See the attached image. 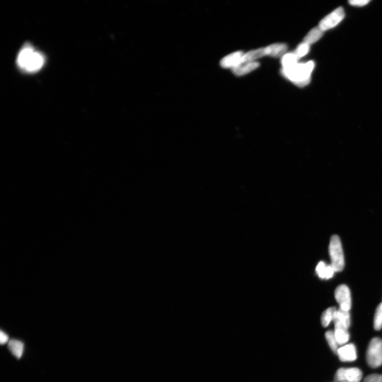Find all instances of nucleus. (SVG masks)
Wrapping results in <instances>:
<instances>
[{
	"instance_id": "1",
	"label": "nucleus",
	"mask_w": 382,
	"mask_h": 382,
	"mask_svg": "<svg viewBox=\"0 0 382 382\" xmlns=\"http://www.w3.org/2000/svg\"><path fill=\"white\" fill-rule=\"evenodd\" d=\"M44 62L43 56L29 45L24 47L17 57L19 66L29 73L38 71L42 68Z\"/></svg>"
},
{
	"instance_id": "2",
	"label": "nucleus",
	"mask_w": 382,
	"mask_h": 382,
	"mask_svg": "<svg viewBox=\"0 0 382 382\" xmlns=\"http://www.w3.org/2000/svg\"><path fill=\"white\" fill-rule=\"evenodd\" d=\"M314 68V63L309 61L306 63H297L289 69H283L282 74L298 86L303 87L308 84L310 75Z\"/></svg>"
},
{
	"instance_id": "3",
	"label": "nucleus",
	"mask_w": 382,
	"mask_h": 382,
	"mask_svg": "<svg viewBox=\"0 0 382 382\" xmlns=\"http://www.w3.org/2000/svg\"><path fill=\"white\" fill-rule=\"evenodd\" d=\"M329 252L331 266L335 272H341L344 267V259L341 241L337 235L331 238Z\"/></svg>"
},
{
	"instance_id": "4",
	"label": "nucleus",
	"mask_w": 382,
	"mask_h": 382,
	"mask_svg": "<svg viewBox=\"0 0 382 382\" xmlns=\"http://www.w3.org/2000/svg\"><path fill=\"white\" fill-rule=\"evenodd\" d=\"M366 359L369 366L378 368L382 365V340L373 338L370 342L366 353Z\"/></svg>"
},
{
	"instance_id": "5",
	"label": "nucleus",
	"mask_w": 382,
	"mask_h": 382,
	"mask_svg": "<svg viewBox=\"0 0 382 382\" xmlns=\"http://www.w3.org/2000/svg\"><path fill=\"white\" fill-rule=\"evenodd\" d=\"M362 377V372L359 368H341L337 371L334 380L337 382H360Z\"/></svg>"
},
{
	"instance_id": "6",
	"label": "nucleus",
	"mask_w": 382,
	"mask_h": 382,
	"mask_svg": "<svg viewBox=\"0 0 382 382\" xmlns=\"http://www.w3.org/2000/svg\"><path fill=\"white\" fill-rule=\"evenodd\" d=\"M344 18V12L343 8L339 7L334 10L329 15L322 19L319 24V28L324 32L336 27Z\"/></svg>"
},
{
	"instance_id": "7",
	"label": "nucleus",
	"mask_w": 382,
	"mask_h": 382,
	"mask_svg": "<svg viewBox=\"0 0 382 382\" xmlns=\"http://www.w3.org/2000/svg\"><path fill=\"white\" fill-rule=\"evenodd\" d=\"M334 295L340 308L349 311L351 307V298L348 286L345 285H339L334 292Z\"/></svg>"
},
{
	"instance_id": "8",
	"label": "nucleus",
	"mask_w": 382,
	"mask_h": 382,
	"mask_svg": "<svg viewBox=\"0 0 382 382\" xmlns=\"http://www.w3.org/2000/svg\"><path fill=\"white\" fill-rule=\"evenodd\" d=\"M337 354L342 362H354L357 359L356 349L353 344H346L339 348Z\"/></svg>"
},
{
	"instance_id": "9",
	"label": "nucleus",
	"mask_w": 382,
	"mask_h": 382,
	"mask_svg": "<svg viewBox=\"0 0 382 382\" xmlns=\"http://www.w3.org/2000/svg\"><path fill=\"white\" fill-rule=\"evenodd\" d=\"M243 54L236 52L226 56L220 62L221 66L224 68H234L243 63Z\"/></svg>"
},
{
	"instance_id": "10",
	"label": "nucleus",
	"mask_w": 382,
	"mask_h": 382,
	"mask_svg": "<svg viewBox=\"0 0 382 382\" xmlns=\"http://www.w3.org/2000/svg\"><path fill=\"white\" fill-rule=\"evenodd\" d=\"M334 324V334L339 345H344L347 344L349 340V333L348 331V329L339 322H335Z\"/></svg>"
},
{
	"instance_id": "11",
	"label": "nucleus",
	"mask_w": 382,
	"mask_h": 382,
	"mask_svg": "<svg viewBox=\"0 0 382 382\" xmlns=\"http://www.w3.org/2000/svg\"><path fill=\"white\" fill-rule=\"evenodd\" d=\"M332 321L334 323L339 322L349 329L350 325V316L349 311L339 308L334 313Z\"/></svg>"
},
{
	"instance_id": "12",
	"label": "nucleus",
	"mask_w": 382,
	"mask_h": 382,
	"mask_svg": "<svg viewBox=\"0 0 382 382\" xmlns=\"http://www.w3.org/2000/svg\"><path fill=\"white\" fill-rule=\"evenodd\" d=\"M260 64L257 62H249L242 63L238 66L232 68L233 73L238 76H243L250 73L259 67Z\"/></svg>"
},
{
	"instance_id": "13",
	"label": "nucleus",
	"mask_w": 382,
	"mask_h": 382,
	"mask_svg": "<svg viewBox=\"0 0 382 382\" xmlns=\"http://www.w3.org/2000/svg\"><path fill=\"white\" fill-rule=\"evenodd\" d=\"M316 272L320 278L329 279L333 277L335 271L331 265H326L324 262L322 261L316 267Z\"/></svg>"
},
{
	"instance_id": "14",
	"label": "nucleus",
	"mask_w": 382,
	"mask_h": 382,
	"mask_svg": "<svg viewBox=\"0 0 382 382\" xmlns=\"http://www.w3.org/2000/svg\"><path fill=\"white\" fill-rule=\"evenodd\" d=\"M287 50V46L285 44H275L265 48L267 55L279 57L283 55Z\"/></svg>"
},
{
	"instance_id": "15",
	"label": "nucleus",
	"mask_w": 382,
	"mask_h": 382,
	"mask_svg": "<svg viewBox=\"0 0 382 382\" xmlns=\"http://www.w3.org/2000/svg\"><path fill=\"white\" fill-rule=\"evenodd\" d=\"M8 347L11 353L16 358H20L23 353L24 344L18 340H11L8 343Z\"/></svg>"
},
{
	"instance_id": "16",
	"label": "nucleus",
	"mask_w": 382,
	"mask_h": 382,
	"mask_svg": "<svg viewBox=\"0 0 382 382\" xmlns=\"http://www.w3.org/2000/svg\"><path fill=\"white\" fill-rule=\"evenodd\" d=\"M324 32L319 27H316L310 31L304 38L303 43L309 45L319 40L323 36Z\"/></svg>"
},
{
	"instance_id": "17",
	"label": "nucleus",
	"mask_w": 382,
	"mask_h": 382,
	"mask_svg": "<svg viewBox=\"0 0 382 382\" xmlns=\"http://www.w3.org/2000/svg\"><path fill=\"white\" fill-rule=\"evenodd\" d=\"M267 55L265 48L250 51L243 57V63L253 62L254 59H258Z\"/></svg>"
},
{
	"instance_id": "18",
	"label": "nucleus",
	"mask_w": 382,
	"mask_h": 382,
	"mask_svg": "<svg viewBox=\"0 0 382 382\" xmlns=\"http://www.w3.org/2000/svg\"><path fill=\"white\" fill-rule=\"evenodd\" d=\"M297 57L294 53H288L285 55L282 58L283 69H289L294 67L298 60Z\"/></svg>"
},
{
	"instance_id": "19",
	"label": "nucleus",
	"mask_w": 382,
	"mask_h": 382,
	"mask_svg": "<svg viewBox=\"0 0 382 382\" xmlns=\"http://www.w3.org/2000/svg\"><path fill=\"white\" fill-rule=\"evenodd\" d=\"M336 310V307H331L326 309L325 311L322 313L321 316V323L322 325L325 327H326L329 325L331 321H332L333 314Z\"/></svg>"
},
{
	"instance_id": "20",
	"label": "nucleus",
	"mask_w": 382,
	"mask_h": 382,
	"mask_svg": "<svg viewBox=\"0 0 382 382\" xmlns=\"http://www.w3.org/2000/svg\"><path fill=\"white\" fill-rule=\"evenodd\" d=\"M325 338L327 340L328 344H329L330 347L334 354H337L338 350V344L337 339L333 331H327L325 333Z\"/></svg>"
},
{
	"instance_id": "21",
	"label": "nucleus",
	"mask_w": 382,
	"mask_h": 382,
	"mask_svg": "<svg viewBox=\"0 0 382 382\" xmlns=\"http://www.w3.org/2000/svg\"><path fill=\"white\" fill-rule=\"evenodd\" d=\"M374 327L376 330L379 331L382 328V303L379 304L374 316Z\"/></svg>"
},
{
	"instance_id": "22",
	"label": "nucleus",
	"mask_w": 382,
	"mask_h": 382,
	"mask_svg": "<svg viewBox=\"0 0 382 382\" xmlns=\"http://www.w3.org/2000/svg\"><path fill=\"white\" fill-rule=\"evenodd\" d=\"M309 50V45L305 43H302L298 46L294 52L295 55L298 59L306 56Z\"/></svg>"
},
{
	"instance_id": "23",
	"label": "nucleus",
	"mask_w": 382,
	"mask_h": 382,
	"mask_svg": "<svg viewBox=\"0 0 382 382\" xmlns=\"http://www.w3.org/2000/svg\"><path fill=\"white\" fill-rule=\"evenodd\" d=\"M363 382H382V375H369L364 380Z\"/></svg>"
},
{
	"instance_id": "24",
	"label": "nucleus",
	"mask_w": 382,
	"mask_h": 382,
	"mask_svg": "<svg viewBox=\"0 0 382 382\" xmlns=\"http://www.w3.org/2000/svg\"><path fill=\"white\" fill-rule=\"evenodd\" d=\"M369 2V0H351V1H349V3L352 5L362 7V6L366 5Z\"/></svg>"
},
{
	"instance_id": "25",
	"label": "nucleus",
	"mask_w": 382,
	"mask_h": 382,
	"mask_svg": "<svg viewBox=\"0 0 382 382\" xmlns=\"http://www.w3.org/2000/svg\"><path fill=\"white\" fill-rule=\"evenodd\" d=\"M8 342H9L8 336L7 334L1 331V333H0V343H1V344H4L8 343Z\"/></svg>"
},
{
	"instance_id": "26",
	"label": "nucleus",
	"mask_w": 382,
	"mask_h": 382,
	"mask_svg": "<svg viewBox=\"0 0 382 382\" xmlns=\"http://www.w3.org/2000/svg\"></svg>"
}]
</instances>
